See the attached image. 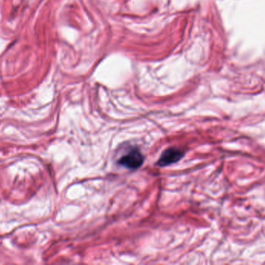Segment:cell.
I'll return each mask as SVG.
<instances>
[{
  "mask_svg": "<svg viewBox=\"0 0 265 265\" xmlns=\"http://www.w3.org/2000/svg\"><path fill=\"white\" fill-rule=\"evenodd\" d=\"M184 156V152L177 148H169L163 152L161 157L157 161V165L158 166H169L171 164L178 162Z\"/></svg>",
  "mask_w": 265,
  "mask_h": 265,
  "instance_id": "obj_2",
  "label": "cell"
},
{
  "mask_svg": "<svg viewBox=\"0 0 265 265\" xmlns=\"http://www.w3.org/2000/svg\"><path fill=\"white\" fill-rule=\"evenodd\" d=\"M144 161V157L138 148H131L118 160L120 166L130 169L137 170L140 167Z\"/></svg>",
  "mask_w": 265,
  "mask_h": 265,
  "instance_id": "obj_1",
  "label": "cell"
}]
</instances>
